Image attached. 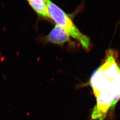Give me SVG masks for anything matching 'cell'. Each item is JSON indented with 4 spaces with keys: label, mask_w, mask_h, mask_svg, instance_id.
I'll use <instances>...</instances> for the list:
<instances>
[{
    "label": "cell",
    "mask_w": 120,
    "mask_h": 120,
    "mask_svg": "<svg viewBox=\"0 0 120 120\" xmlns=\"http://www.w3.org/2000/svg\"><path fill=\"white\" fill-rule=\"evenodd\" d=\"M117 58V52L109 49L103 64L90 77V86L97 99L91 116L94 120H105L120 100V67Z\"/></svg>",
    "instance_id": "6da1fadb"
},
{
    "label": "cell",
    "mask_w": 120,
    "mask_h": 120,
    "mask_svg": "<svg viewBox=\"0 0 120 120\" xmlns=\"http://www.w3.org/2000/svg\"><path fill=\"white\" fill-rule=\"evenodd\" d=\"M47 7L49 17L56 24L66 31L70 36L76 39L86 49L90 47V39L77 29L68 15L50 0H47Z\"/></svg>",
    "instance_id": "7a4b0ae2"
},
{
    "label": "cell",
    "mask_w": 120,
    "mask_h": 120,
    "mask_svg": "<svg viewBox=\"0 0 120 120\" xmlns=\"http://www.w3.org/2000/svg\"><path fill=\"white\" fill-rule=\"evenodd\" d=\"M70 36L66 31L59 26L56 25L46 38L48 42L61 45L69 41Z\"/></svg>",
    "instance_id": "3957f363"
}]
</instances>
